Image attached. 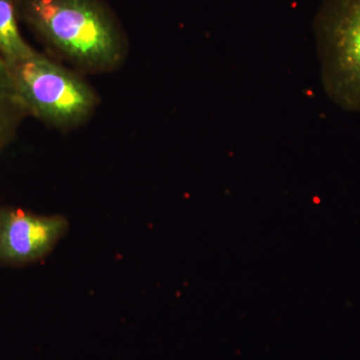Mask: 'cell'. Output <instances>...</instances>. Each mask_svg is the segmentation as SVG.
<instances>
[{
	"label": "cell",
	"mask_w": 360,
	"mask_h": 360,
	"mask_svg": "<svg viewBox=\"0 0 360 360\" xmlns=\"http://www.w3.org/2000/svg\"><path fill=\"white\" fill-rule=\"evenodd\" d=\"M28 115L56 129H71L96 111L98 97L77 72L35 51L7 65Z\"/></svg>",
	"instance_id": "7a4b0ae2"
},
{
	"label": "cell",
	"mask_w": 360,
	"mask_h": 360,
	"mask_svg": "<svg viewBox=\"0 0 360 360\" xmlns=\"http://www.w3.org/2000/svg\"><path fill=\"white\" fill-rule=\"evenodd\" d=\"M28 115L14 87L6 61L0 58V153L13 141L21 120Z\"/></svg>",
	"instance_id": "5b68a950"
},
{
	"label": "cell",
	"mask_w": 360,
	"mask_h": 360,
	"mask_svg": "<svg viewBox=\"0 0 360 360\" xmlns=\"http://www.w3.org/2000/svg\"><path fill=\"white\" fill-rule=\"evenodd\" d=\"M61 215H39L0 207V265L20 266L47 257L68 233Z\"/></svg>",
	"instance_id": "277c9868"
},
{
	"label": "cell",
	"mask_w": 360,
	"mask_h": 360,
	"mask_svg": "<svg viewBox=\"0 0 360 360\" xmlns=\"http://www.w3.org/2000/svg\"><path fill=\"white\" fill-rule=\"evenodd\" d=\"M18 18L16 0H0V58L6 65L35 51L21 35Z\"/></svg>",
	"instance_id": "8992f818"
},
{
	"label": "cell",
	"mask_w": 360,
	"mask_h": 360,
	"mask_svg": "<svg viewBox=\"0 0 360 360\" xmlns=\"http://www.w3.org/2000/svg\"><path fill=\"white\" fill-rule=\"evenodd\" d=\"M16 6L39 39L78 70L110 72L127 58L124 30L103 0H16Z\"/></svg>",
	"instance_id": "6da1fadb"
},
{
	"label": "cell",
	"mask_w": 360,
	"mask_h": 360,
	"mask_svg": "<svg viewBox=\"0 0 360 360\" xmlns=\"http://www.w3.org/2000/svg\"><path fill=\"white\" fill-rule=\"evenodd\" d=\"M315 39L326 94L342 110L360 113V0H324Z\"/></svg>",
	"instance_id": "3957f363"
}]
</instances>
